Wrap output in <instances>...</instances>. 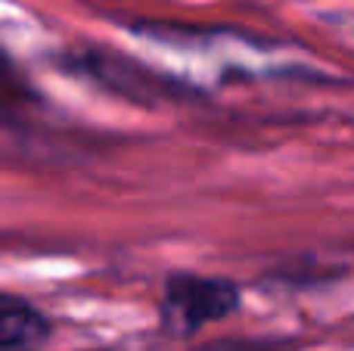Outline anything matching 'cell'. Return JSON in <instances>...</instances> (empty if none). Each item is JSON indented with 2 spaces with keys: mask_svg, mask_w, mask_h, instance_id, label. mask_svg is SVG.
<instances>
[{
  "mask_svg": "<svg viewBox=\"0 0 354 351\" xmlns=\"http://www.w3.org/2000/svg\"><path fill=\"white\" fill-rule=\"evenodd\" d=\"M239 308L236 283L224 277L171 274L162 292V323L174 336H193L205 323L224 321Z\"/></svg>",
  "mask_w": 354,
  "mask_h": 351,
  "instance_id": "6da1fadb",
  "label": "cell"
},
{
  "mask_svg": "<svg viewBox=\"0 0 354 351\" xmlns=\"http://www.w3.org/2000/svg\"><path fill=\"white\" fill-rule=\"evenodd\" d=\"M53 330L37 308L0 296V351H44Z\"/></svg>",
  "mask_w": 354,
  "mask_h": 351,
  "instance_id": "7a4b0ae2",
  "label": "cell"
},
{
  "mask_svg": "<svg viewBox=\"0 0 354 351\" xmlns=\"http://www.w3.org/2000/svg\"><path fill=\"white\" fill-rule=\"evenodd\" d=\"M196 351H280L277 342H252V339H218Z\"/></svg>",
  "mask_w": 354,
  "mask_h": 351,
  "instance_id": "3957f363",
  "label": "cell"
},
{
  "mask_svg": "<svg viewBox=\"0 0 354 351\" xmlns=\"http://www.w3.org/2000/svg\"><path fill=\"white\" fill-rule=\"evenodd\" d=\"M0 66H3V56H0Z\"/></svg>",
  "mask_w": 354,
  "mask_h": 351,
  "instance_id": "277c9868",
  "label": "cell"
}]
</instances>
